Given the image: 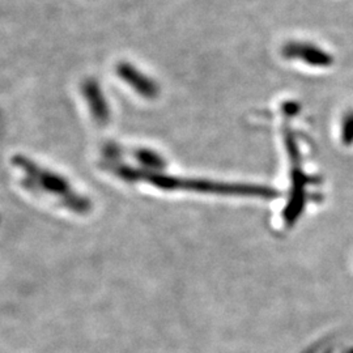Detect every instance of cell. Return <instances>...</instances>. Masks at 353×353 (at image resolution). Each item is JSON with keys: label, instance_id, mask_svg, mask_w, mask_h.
<instances>
[{"label": "cell", "instance_id": "obj_1", "mask_svg": "<svg viewBox=\"0 0 353 353\" xmlns=\"http://www.w3.org/2000/svg\"><path fill=\"white\" fill-rule=\"evenodd\" d=\"M163 189H185L211 192L219 195H233V196H252V198H263L274 199L278 198L276 190L267 186L256 185H240V183H220L212 181H201V179H176L169 176H156L153 179Z\"/></svg>", "mask_w": 353, "mask_h": 353}, {"label": "cell", "instance_id": "obj_2", "mask_svg": "<svg viewBox=\"0 0 353 353\" xmlns=\"http://www.w3.org/2000/svg\"><path fill=\"white\" fill-rule=\"evenodd\" d=\"M341 139L345 145H352L353 144V112L347 114L343 122L341 127Z\"/></svg>", "mask_w": 353, "mask_h": 353}]
</instances>
